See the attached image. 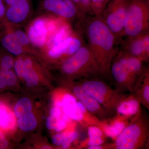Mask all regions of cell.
Wrapping results in <instances>:
<instances>
[{
    "label": "cell",
    "instance_id": "obj_5",
    "mask_svg": "<svg viewBox=\"0 0 149 149\" xmlns=\"http://www.w3.org/2000/svg\"><path fill=\"white\" fill-rule=\"evenodd\" d=\"M78 83L84 91L107 112L111 117L116 114L118 105L128 95L118 93L106 82L96 78L81 79Z\"/></svg>",
    "mask_w": 149,
    "mask_h": 149
},
{
    "label": "cell",
    "instance_id": "obj_27",
    "mask_svg": "<svg viewBox=\"0 0 149 149\" xmlns=\"http://www.w3.org/2000/svg\"><path fill=\"white\" fill-rule=\"evenodd\" d=\"M107 137H100V138H93L87 139L86 142L84 143L83 147L85 148L92 146H100L105 143Z\"/></svg>",
    "mask_w": 149,
    "mask_h": 149
},
{
    "label": "cell",
    "instance_id": "obj_32",
    "mask_svg": "<svg viewBox=\"0 0 149 149\" xmlns=\"http://www.w3.org/2000/svg\"><path fill=\"white\" fill-rule=\"evenodd\" d=\"M62 114L61 109L55 106L51 109L49 116L56 120L61 118Z\"/></svg>",
    "mask_w": 149,
    "mask_h": 149
},
{
    "label": "cell",
    "instance_id": "obj_14",
    "mask_svg": "<svg viewBox=\"0 0 149 149\" xmlns=\"http://www.w3.org/2000/svg\"><path fill=\"white\" fill-rule=\"evenodd\" d=\"M136 116L127 117L116 113L113 116L103 121L104 125L102 130L107 137L115 141Z\"/></svg>",
    "mask_w": 149,
    "mask_h": 149
},
{
    "label": "cell",
    "instance_id": "obj_7",
    "mask_svg": "<svg viewBox=\"0 0 149 149\" xmlns=\"http://www.w3.org/2000/svg\"><path fill=\"white\" fill-rule=\"evenodd\" d=\"M84 32L82 22L78 21L74 27L72 35L56 47L43 53L44 57L52 63L59 65L66 61L84 44Z\"/></svg>",
    "mask_w": 149,
    "mask_h": 149
},
{
    "label": "cell",
    "instance_id": "obj_13",
    "mask_svg": "<svg viewBox=\"0 0 149 149\" xmlns=\"http://www.w3.org/2000/svg\"><path fill=\"white\" fill-rule=\"evenodd\" d=\"M32 12V0H17L12 5L6 7V22L21 26L28 20Z\"/></svg>",
    "mask_w": 149,
    "mask_h": 149
},
{
    "label": "cell",
    "instance_id": "obj_17",
    "mask_svg": "<svg viewBox=\"0 0 149 149\" xmlns=\"http://www.w3.org/2000/svg\"><path fill=\"white\" fill-rule=\"evenodd\" d=\"M141 111V103L130 94L126 96L118 105L116 113L127 117H135Z\"/></svg>",
    "mask_w": 149,
    "mask_h": 149
},
{
    "label": "cell",
    "instance_id": "obj_36",
    "mask_svg": "<svg viewBox=\"0 0 149 149\" xmlns=\"http://www.w3.org/2000/svg\"><path fill=\"white\" fill-rule=\"evenodd\" d=\"M52 148H51V147L49 146H44L42 147V148H41V149H51Z\"/></svg>",
    "mask_w": 149,
    "mask_h": 149
},
{
    "label": "cell",
    "instance_id": "obj_16",
    "mask_svg": "<svg viewBox=\"0 0 149 149\" xmlns=\"http://www.w3.org/2000/svg\"><path fill=\"white\" fill-rule=\"evenodd\" d=\"M115 58L120 62L136 79H138L146 68L144 66L143 61L125 53L121 50L118 51Z\"/></svg>",
    "mask_w": 149,
    "mask_h": 149
},
{
    "label": "cell",
    "instance_id": "obj_11",
    "mask_svg": "<svg viewBox=\"0 0 149 149\" xmlns=\"http://www.w3.org/2000/svg\"><path fill=\"white\" fill-rule=\"evenodd\" d=\"M121 41V51L144 62L148 61L149 32L135 37H127Z\"/></svg>",
    "mask_w": 149,
    "mask_h": 149
},
{
    "label": "cell",
    "instance_id": "obj_22",
    "mask_svg": "<svg viewBox=\"0 0 149 149\" xmlns=\"http://www.w3.org/2000/svg\"><path fill=\"white\" fill-rule=\"evenodd\" d=\"M76 7L78 21H83L87 16L93 15L91 0H71Z\"/></svg>",
    "mask_w": 149,
    "mask_h": 149
},
{
    "label": "cell",
    "instance_id": "obj_31",
    "mask_svg": "<svg viewBox=\"0 0 149 149\" xmlns=\"http://www.w3.org/2000/svg\"><path fill=\"white\" fill-rule=\"evenodd\" d=\"M6 7L4 0H0V23L6 22Z\"/></svg>",
    "mask_w": 149,
    "mask_h": 149
},
{
    "label": "cell",
    "instance_id": "obj_23",
    "mask_svg": "<svg viewBox=\"0 0 149 149\" xmlns=\"http://www.w3.org/2000/svg\"><path fill=\"white\" fill-rule=\"evenodd\" d=\"M32 106L31 101L27 97L19 99L15 105L14 108L15 115L19 118L32 111Z\"/></svg>",
    "mask_w": 149,
    "mask_h": 149
},
{
    "label": "cell",
    "instance_id": "obj_15",
    "mask_svg": "<svg viewBox=\"0 0 149 149\" xmlns=\"http://www.w3.org/2000/svg\"><path fill=\"white\" fill-rule=\"evenodd\" d=\"M131 94L149 110V70L146 68L136 80Z\"/></svg>",
    "mask_w": 149,
    "mask_h": 149
},
{
    "label": "cell",
    "instance_id": "obj_9",
    "mask_svg": "<svg viewBox=\"0 0 149 149\" xmlns=\"http://www.w3.org/2000/svg\"><path fill=\"white\" fill-rule=\"evenodd\" d=\"M62 81L65 86L72 92V95L77 100L83 104L89 111L102 121L111 117L107 112L100 104L84 91L79 83H75L73 80L66 78H65Z\"/></svg>",
    "mask_w": 149,
    "mask_h": 149
},
{
    "label": "cell",
    "instance_id": "obj_24",
    "mask_svg": "<svg viewBox=\"0 0 149 149\" xmlns=\"http://www.w3.org/2000/svg\"><path fill=\"white\" fill-rule=\"evenodd\" d=\"M110 0H91L93 15L101 16L103 11Z\"/></svg>",
    "mask_w": 149,
    "mask_h": 149
},
{
    "label": "cell",
    "instance_id": "obj_34",
    "mask_svg": "<svg viewBox=\"0 0 149 149\" xmlns=\"http://www.w3.org/2000/svg\"><path fill=\"white\" fill-rule=\"evenodd\" d=\"M56 119L53 118L50 116H48L46 118V126L49 130H54V128Z\"/></svg>",
    "mask_w": 149,
    "mask_h": 149
},
{
    "label": "cell",
    "instance_id": "obj_3",
    "mask_svg": "<svg viewBox=\"0 0 149 149\" xmlns=\"http://www.w3.org/2000/svg\"><path fill=\"white\" fill-rule=\"evenodd\" d=\"M64 20L51 15L40 14L27 22L24 31L40 56Z\"/></svg>",
    "mask_w": 149,
    "mask_h": 149
},
{
    "label": "cell",
    "instance_id": "obj_30",
    "mask_svg": "<svg viewBox=\"0 0 149 149\" xmlns=\"http://www.w3.org/2000/svg\"><path fill=\"white\" fill-rule=\"evenodd\" d=\"M67 125V123L61 117L56 120L54 130L58 133L61 132L66 128Z\"/></svg>",
    "mask_w": 149,
    "mask_h": 149
},
{
    "label": "cell",
    "instance_id": "obj_25",
    "mask_svg": "<svg viewBox=\"0 0 149 149\" xmlns=\"http://www.w3.org/2000/svg\"><path fill=\"white\" fill-rule=\"evenodd\" d=\"M88 138H100V137H107L100 128L97 126L91 125L88 126Z\"/></svg>",
    "mask_w": 149,
    "mask_h": 149
},
{
    "label": "cell",
    "instance_id": "obj_20",
    "mask_svg": "<svg viewBox=\"0 0 149 149\" xmlns=\"http://www.w3.org/2000/svg\"><path fill=\"white\" fill-rule=\"evenodd\" d=\"M77 104L78 109L83 115L84 126L87 127L91 125H94L97 126L102 129L104 125L103 121L89 111L83 104L77 100Z\"/></svg>",
    "mask_w": 149,
    "mask_h": 149
},
{
    "label": "cell",
    "instance_id": "obj_18",
    "mask_svg": "<svg viewBox=\"0 0 149 149\" xmlns=\"http://www.w3.org/2000/svg\"><path fill=\"white\" fill-rule=\"evenodd\" d=\"M62 100L63 113L84 126L83 115L77 107V99L73 95L67 93L63 95Z\"/></svg>",
    "mask_w": 149,
    "mask_h": 149
},
{
    "label": "cell",
    "instance_id": "obj_26",
    "mask_svg": "<svg viewBox=\"0 0 149 149\" xmlns=\"http://www.w3.org/2000/svg\"><path fill=\"white\" fill-rule=\"evenodd\" d=\"M79 134L75 131L70 132L65 139L64 142L62 144V148L66 149L69 148L70 145L78 138Z\"/></svg>",
    "mask_w": 149,
    "mask_h": 149
},
{
    "label": "cell",
    "instance_id": "obj_10",
    "mask_svg": "<svg viewBox=\"0 0 149 149\" xmlns=\"http://www.w3.org/2000/svg\"><path fill=\"white\" fill-rule=\"evenodd\" d=\"M40 14L51 15L72 22L77 19V9L71 0H42Z\"/></svg>",
    "mask_w": 149,
    "mask_h": 149
},
{
    "label": "cell",
    "instance_id": "obj_29",
    "mask_svg": "<svg viewBox=\"0 0 149 149\" xmlns=\"http://www.w3.org/2000/svg\"><path fill=\"white\" fill-rule=\"evenodd\" d=\"M17 77L15 72L12 70H8L6 72V81L7 86L12 87L17 82Z\"/></svg>",
    "mask_w": 149,
    "mask_h": 149
},
{
    "label": "cell",
    "instance_id": "obj_4",
    "mask_svg": "<svg viewBox=\"0 0 149 149\" xmlns=\"http://www.w3.org/2000/svg\"><path fill=\"white\" fill-rule=\"evenodd\" d=\"M149 139L148 116L141 111L111 144L112 149L146 148Z\"/></svg>",
    "mask_w": 149,
    "mask_h": 149
},
{
    "label": "cell",
    "instance_id": "obj_1",
    "mask_svg": "<svg viewBox=\"0 0 149 149\" xmlns=\"http://www.w3.org/2000/svg\"><path fill=\"white\" fill-rule=\"evenodd\" d=\"M83 27L87 46L97 63L100 75L111 77L112 62L119 51L116 47L118 40L101 16H87L83 21Z\"/></svg>",
    "mask_w": 149,
    "mask_h": 149
},
{
    "label": "cell",
    "instance_id": "obj_28",
    "mask_svg": "<svg viewBox=\"0 0 149 149\" xmlns=\"http://www.w3.org/2000/svg\"><path fill=\"white\" fill-rule=\"evenodd\" d=\"M69 132L70 131H61L54 135L52 139L53 144L57 146H61Z\"/></svg>",
    "mask_w": 149,
    "mask_h": 149
},
{
    "label": "cell",
    "instance_id": "obj_2",
    "mask_svg": "<svg viewBox=\"0 0 149 149\" xmlns=\"http://www.w3.org/2000/svg\"><path fill=\"white\" fill-rule=\"evenodd\" d=\"M58 66L65 78L70 80L96 78L100 75L97 63L87 45Z\"/></svg>",
    "mask_w": 149,
    "mask_h": 149
},
{
    "label": "cell",
    "instance_id": "obj_6",
    "mask_svg": "<svg viewBox=\"0 0 149 149\" xmlns=\"http://www.w3.org/2000/svg\"><path fill=\"white\" fill-rule=\"evenodd\" d=\"M149 32V0H130L123 36L133 37Z\"/></svg>",
    "mask_w": 149,
    "mask_h": 149
},
{
    "label": "cell",
    "instance_id": "obj_33",
    "mask_svg": "<svg viewBox=\"0 0 149 149\" xmlns=\"http://www.w3.org/2000/svg\"><path fill=\"white\" fill-rule=\"evenodd\" d=\"M8 142L2 131L0 130V149L7 148Z\"/></svg>",
    "mask_w": 149,
    "mask_h": 149
},
{
    "label": "cell",
    "instance_id": "obj_21",
    "mask_svg": "<svg viewBox=\"0 0 149 149\" xmlns=\"http://www.w3.org/2000/svg\"><path fill=\"white\" fill-rule=\"evenodd\" d=\"M17 125L19 129L22 131L28 132L36 128L37 121L35 115L31 111L19 118Z\"/></svg>",
    "mask_w": 149,
    "mask_h": 149
},
{
    "label": "cell",
    "instance_id": "obj_35",
    "mask_svg": "<svg viewBox=\"0 0 149 149\" xmlns=\"http://www.w3.org/2000/svg\"><path fill=\"white\" fill-rule=\"evenodd\" d=\"M17 0H4L5 3L6 7L10 6L13 4Z\"/></svg>",
    "mask_w": 149,
    "mask_h": 149
},
{
    "label": "cell",
    "instance_id": "obj_12",
    "mask_svg": "<svg viewBox=\"0 0 149 149\" xmlns=\"http://www.w3.org/2000/svg\"><path fill=\"white\" fill-rule=\"evenodd\" d=\"M110 73L111 77L114 82L116 91L122 93L126 91L132 93L137 79L115 58L112 62Z\"/></svg>",
    "mask_w": 149,
    "mask_h": 149
},
{
    "label": "cell",
    "instance_id": "obj_19",
    "mask_svg": "<svg viewBox=\"0 0 149 149\" xmlns=\"http://www.w3.org/2000/svg\"><path fill=\"white\" fill-rule=\"evenodd\" d=\"M15 117L13 113L10 111L0 100V128L3 130L12 129L15 125Z\"/></svg>",
    "mask_w": 149,
    "mask_h": 149
},
{
    "label": "cell",
    "instance_id": "obj_8",
    "mask_svg": "<svg viewBox=\"0 0 149 149\" xmlns=\"http://www.w3.org/2000/svg\"><path fill=\"white\" fill-rule=\"evenodd\" d=\"M130 0H110L101 16L118 40L123 36L124 23Z\"/></svg>",
    "mask_w": 149,
    "mask_h": 149
}]
</instances>
